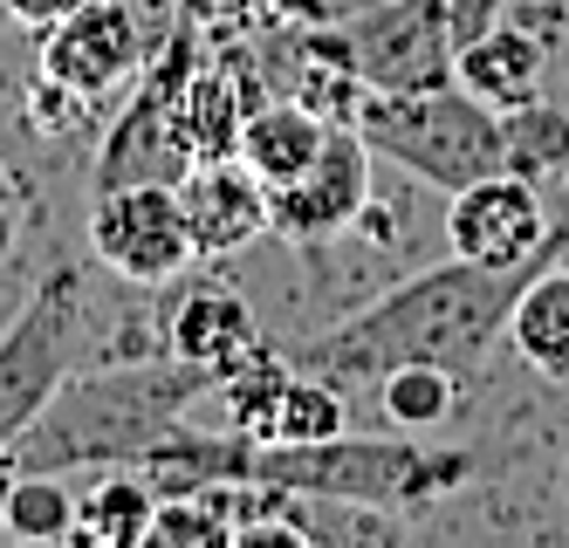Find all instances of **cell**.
Returning a JSON list of instances; mask_svg holds the SVG:
<instances>
[{
  "label": "cell",
  "mask_w": 569,
  "mask_h": 548,
  "mask_svg": "<svg viewBox=\"0 0 569 548\" xmlns=\"http://www.w3.org/2000/svg\"><path fill=\"white\" fill-rule=\"evenodd\" d=\"M90 247L110 275H124L138 288H172L199 261L179 186H110V192H97L90 199Z\"/></svg>",
  "instance_id": "8"
},
{
  "label": "cell",
  "mask_w": 569,
  "mask_h": 548,
  "mask_svg": "<svg viewBox=\"0 0 569 548\" xmlns=\"http://www.w3.org/2000/svg\"><path fill=\"white\" fill-rule=\"evenodd\" d=\"M254 343H261L254 309H248V295H233L227 281H186L172 295V309H166V350L172 357L207 363L220 377L227 363H240Z\"/></svg>",
  "instance_id": "13"
},
{
  "label": "cell",
  "mask_w": 569,
  "mask_h": 548,
  "mask_svg": "<svg viewBox=\"0 0 569 548\" xmlns=\"http://www.w3.org/2000/svg\"><path fill=\"white\" fill-rule=\"evenodd\" d=\"M76 329H83V281L69 268L42 275L34 295L14 309V322L0 329V452H14L21 432L42 418V405L62 391Z\"/></svg>",
  "instance_id": "6"
},
{
  "label": "cell",
  "mask_w": 569,
  "mask_h": 548,
  "mask_svg": "<svg viewBox=\"0 0 569 548\" xmlns=\"http://www.w3.org/2000/svg\"><path fill=\"white\" fill-rule=\"evenodd\" d=\"M76 8H90V0H0V14L21 21V28H34V34L56 28V21H69Z\"/></svg>",
  "instance_id": "27"
},
{
  "label": "cell",
  "mask_w": 569,
  "mask_h": 548,
  "mask_svg": "<svg viewBox=\"0 0 569 548\" xmlns=\"http://www.w3.org/2000/svg\"><path fill=\"white\" fill-rule=\"evenodd\" d=\"M508 343L528 370L556 377V385H569V268L549 261L536 281H528L515 295L508 309Z\"/></svg>",
  "instance_id": "16"
},
{
  "label": "cell",
  "mask_w": 569,
  "mask_h": 548,
  "mask_svg": "<svg viewBox=\"0 0 569 548\" xmlns=\"http://www.w3.org/2000/svg\"><path fill=\"white\" fill-rule=\"evenodd\" d=\"M562 233L569 227H556V240L536 261H521V268H480V261L453 255L439 268L405 275L398 288L378 295L371 309H357L337 329L309 336L296 363L316 370V377H330L337 391H350V385L378 391V377H391L405 363H432V370H453V377L473 385V377L487 370V350L508 336L515 295L562 255Z\"/></svg>",
  "instance_id": "1"
},
{
  "label": "cell",
  "mask_w": 569,
  "mask_h": 548,
  "mask_svg": "<svg viewBox=\"0 0 569 548\" xmlns=\"http://www.w3.org/2000/svg\"><path fill=\"white\" fill-rule=\"evenodd\" d=\"M501 165L528 186H556L569 179V110L528 97L515 110H501Z\"/></svg>",
  "instance_id": "20"
},
{
  "label": "cell",
  "mask_w": 569,
  "mask_h": 548,
  "mask_svg": "<svg viewBox=\"0 0 569 548\" xmlns=\"http://www.w3.org/2000/svg\"><path fill=\"white\" fill-rule=\"evenodd\" d=\"M309 49L337 56L363 90H432L453 82V21L446 0H371L343 28H302Z\"/></svg>",
  "instance_id": "5"
},
{
  "label": "cell",
  "mask_w": 569,
  "mask_h": 548,
  "mask_svg": "<svg viewBox=\"0 0 569 548\" xmlns=\"http://www.w3.org/2000/svg\"><path fill=\"white\" fill-rule=\"evenodd\" d=\"M144 541L151 548H233V521L207 494H158V515H151Z\"/></svg>",
  "instance_id": "23"
},
{
  "label": "cell",
  "mask_w": 569,
  "mask_h": 548,
  "mask_svg": "<svg viewBox=\"0 0 569 548\" xmlns=\"http://www.w3.org/2000/svg\"><path fill=\"white\" fill-rule=\"evenodd\" d=\"M158 515V487L138 467H110L90 494H76V541L90 548H138Z\"/></svg>",
  "instance_id": "17"
},
{
  "label": "cell",
  "mask_w": 569,
  "mask_h": 548,
  "mask_svg": "<svg viewBox=\"0 0 569 548\" xmlns=\"http://www.w3.org/2000/svg\"><path fill=\"white\" fill-rule=\"evenodd\" d=\"M357 131L378 158L405 165L412 179L460 192L473 179L508 172L501 165V110L480 103L460 82H432V90H363Z\"/></svg>",
  "instance_id": "4"
},
{
  "label": "cell",
  "mask_w": 569,
  "mask_h": 548,
  "mask_svg": "<svg viewBox=\"0 0 569 548\" xmlns=\"http://www.w3.org/2000/svg\"><path fill=\"white\" fill-rule=\"evenodd\" d=\"M371 158L378 151L363 145L357 123H330V138H322L309 172L268 192V233L296 240V247L350 233L357 213H363V199H371Z\"/></svg>",
  "instance_id": "9"
},
{
  "label": "cell",
  "mask_w": 569,
  "mask_h": 548,
  "mask_svg": "<svg viewBox=\"0 0 569 548\" xmlns=\"http://www.w3.org/2000/svg\"><path fill=\"white\" fill-rule=\"evenodd\" d=\"M179 206H186L199 261H227L268 233V186L240 158H199L179 179Z\"/></svg>",
  "instance_id": "12"
},
{
  "label": "cell",
  "mask_w": 569,
  "mask_h": 548,
  "mask_svg": "<svg viewBox=\"0 0 569 548\" xmlns=\"http://www.w3.org/2000/svg\"><path fill=\"white\" fill-rule=\"evenodd\" d=\"M21 220H28V186L0 165V261L14 255V240H21Z\"/></svg>",
  "instance_id": "25"
},
{
  "label": "cell",
  "mask_w": 569,
  "mask_h": 548,
  "mask_svg": "<svg viewBox=\"0 0 569 548\" xmlns=\"http://www.w3.org/2000/svg\"><path fill=\"white\" fill-rule=\"evenodd\" d=\"M138 69H144V28L131 0H90L69 21L42 28V76L90 103L110 97L117 82H131Z\"/></svg>",
  "instance_id": "11"
},
{
  "label": "cell",
  "mask_w": 569,
  "mask_h": 548,
  "mask_svg": "<svg viewBox=\"0 0 569 548\" xmlns=\"http://www.w3.org/2000/svg\"><path fill=\"white\" fill-rule=\"evenodd\" d=\"M322 138H330V117H316L309 103L281 97V103L248 110V123H240V151H233V158L274 192V186H289V179L309 172L316 151H322Z\"/></svg>",
  "instance_id": "15"
},
{
  "label": "cell",
  "mask_w": 569,
  "mask_h": 548,
  "mask_svg": "<svg viewBox=\"0 0 569 548\" xmlns=\"http://www.w3.org/2000/svg\"><path fill=\"white\" fill-rule=\"evenodd\" d=\"M473 474V459L460 446H426V439H309V446H254L248 480L289 487L309 500H357V508H432V500L460 494Z\"/></svg>",
  "instance_id": "3"
},
{
  "label": "cell",
  "mask_w": 569,
  "mask_h": 548,
  "mask_svg": "<svg viewBox=\"0 0 569 548\" xmlns=\"http://www.w3.org/2000/svg\"><path fill=\"white\" fill-rule=\"evenodd\" d=\"M337 432H350L343 391L330 385V377H316V370L296 363L289 377H281V391H274V405L261 418L254 446H309V439H337Z\"/></svg>",
  "instance_id": "18"
},
{
  "label": "cell",
  "mask_w": 569,
  "mask_h": 548,
  "mask_svg": "<svg viewBox=\"0 0 569 548\" xmlns=\"http://www.w3.org/2000/svg\"><path fill=\"white\" fill-rule=\"evenodd\" d=\"M0 528L14 541H76V494L62 474H14L0 500Z\"/></svg>",
  "instance_id": "22"
},
{
  "label": "cell",
  "mask_w": 569,
  "mask_h": 548,
  "mask_svg": "<svg viewBox=\"0 0 569 548\" xmlns=\"http://www.w3.org/2000/svg\"><path fill=\"white\" fill-rule=\"evenodd\" d=\"M446 240H453L460 261L521 268L556 240V220L542 206V186H528L515 172H495V179H473L460 192H446Z\"/></svg>",
  "instance_id": "10"
},
{
  "label": "cell",
  "mask_w": 569,
  "mask_h": 548,
  "mask_svg": "<svg viewBox=\"0 0 569 548\" xmlns=\"http://www.w3.org/2000/svg\"><path fill=\"white\" fill-rule=\"evenodd\" d=\"M192 69H199L192 62V28H179V41L166 56H144L138 97H131V110H117L110 138L97 151V192H110V186H179L192 172V151H186L179 117H172L179 82Z\"/></svg>",
  "instance_id": "7"
},
{
  "label": "cell",
  "mask_w": 569,
  "mask_h": 548,
  "mask_svg": "<svg viewBox=\"0 0 569 548\" xmlns=\"http://www.w3.org/2000/svg\"><path fill=\"white\" fill-rule=\"evenodd\" d=\"M172 117H179V138H186L192 165H199V158H233V151H240V123H248V110H240V90H233L227 69H192V76L179 82Z\"/></svg>",
  "instance_id": "19"
},
{
  "label": "cell",
  "mask_w": 569,
  "mask_h": 548,
  "mask_svg": "<svg viewBox=\"0 0 569 548\" xmlns=\"http://www.w3.org/2000/svg\"><path fill=\"white\" fill-rule=\"evenodd\" d=\"M556 261H562V268H569V233H562V255H556Z\"/></svg>",
  "instance_id": "28"
},
{
  "label": "cell",
  "mask_w": 569,
  "mask_h": 548,
  "mask_svg": "<svg viewBox=\"0 0 569 548\" xmlns=\"http://www.w3.org/2000/svg\"><path fill=\"white\" fill-rule=\"evenodd\" d=\"M467 377L453 370H432V363H405L391 377H378V411L391 418L398 432H439V426H453L460 405H467Z\"/></svg>",
  "instance_id": "21"
},
{
  "label": "cell",
  "mask_w": 569,
  "mask_h": 548,
  "mask_svg": "<svg viewBox=\"0 0 569 548\" xmlns=\"http://www.w3.org/2000/svg\"><path fill=\"white\" fill-rule=\"evenodd\" d=\"M508 14V0H446V21H453V41H473V34H487Z\"/></svg>",
  "instance_id": "26"
},
{
  "label": "cell",
  "mask_w": 569,
  "mask_h": 548,
  "mask_svg": "<svg viewBox=\"0 0 569 548\" xmlns=\"http://www.w3.org/2000/svg\"><path fill=\"white\" fill-rule=\"evenodd\" d=\"M289 21H302V28H343L350 14H363L371 0H274Z\"/></svg>",
  "instance_id": "24"
},
{
  "label": "cell",
  "mask_w": 569,
  "mask_h": 548,
  "mask_svg": "<svg viewBox=\"0 0 569 548\" xmlns=\"http://www.w3.org/2000/svg\"><path fill=\"white\" fill-rule=\"evenodd\" d=\"M542 41L528 34L521 21H495L487 34H473V41H460V56H453V82L460 90H473L480 103H495V110H515V103H528L542 90Z\"/></svg>",
  "instance_id": "14"
},
{
  "label": "cell",
  "mask_w": 569,
  "mask_h": 548,
  "mask_svg": "<svg viewBox=\"0 0 569 548\" xmlns=\"http://www.w3.org/2000/svg\"><path fill=\"white\" fill-rule=\"evenodd\" d=\"M213 385L220 377L207 363H186L172 350L110 363V370H90V377H62V391L21 432L14 467L21 474L138 467V459L192 411V398H207Z\"/></svg>",
  "instance_id": "2"
}]
</instances>
